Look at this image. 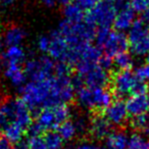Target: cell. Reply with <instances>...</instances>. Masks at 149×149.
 <instances>
[{
    "mask_svg": "<svg viewBox=\"0 0 149 149\" xmlns=\"http://www.w3.org/2000/svg\"><path fill=\"white\" fill-rule=\"evenodd\" d=\"M76 89L68 65L59 63L57 72L52 77L27 82L21 89L22 99L31 110L40 111L46 107L68 103L76 96Z\"/></svg>",
    "mask_w": 149,
    "mask_h": 149,
    "instance_id": "1",
    "label": "cell"
},
{
    "mask_svg": "<svg viewBox=\"0 0 149 149\" xmlns=\"http://www.w3.org/2000/svg\"><path fill=\"white\" fill-rule=\"evenodd\" d=\"M72 116V109L68 104L50 106L41 109L38 112L37 118L29 129L30 136L41 135L44 131H53L58 129L63 123L68 120Z\"/></svg>",
    "mask_w": 149,
    "mask_h": 149,
    "instance_id": "2",
    "label": "cell"
},
{
    "mask_svg": "<svg viewBox=\"0 0 149 149\" xmlns=\"http://www.w3.org/2000/svg\"><path fill=\"white\" fill-rule=\"evenodd\" d=\"M8 125H19L26 130L31 127V109L23 99L8 98L0 102V128L3 129Z\"/></svg>",
    "mask_w": 149,
    "mask_h": 149,
    "instance_id": "3",
    "label": "cell"
},
{
    "mask_svg": "<svg viewBox=\"0 0 149 149\" xmlns=\"http://www.w3.org/2000/svg\"><path fill=\"white\" fill-rule=\"evenodd\" d=\"M78 86L105 88L109 82L108 68L103 66L102 61H81L76 64Z\"/></svg>",
    "mask_w": 149,
    "mask_h": 149,
    "instance_id": "4",
    "label": "cell"
},
{
    "mask_svg": "<svg viewBox=\"0 0 149 149\" xmlns=\"http://www.w3.org/2000/svg\"><path fill=\"white\" fill-rule=\"evenodd\" d=\"M76 100L82 108L88 110H102L109 106L112 94L105 88L78 86L76 89Z\"/></svg>",
    "mask_w": 149,
    "mask_h": 149,
    "instance_id": "5",
    "label": "cell"
},
{
    "mask_svg": "<svg viewBox=\"0 0 149 149\" xmlns=\"http://www.w3.org/2000/svg\"><path fill=\"white\" fill-rule=\"evenodd\" d=\"M96 46L100 49L103 56L112 59L120 53L126 52L129 48L128 39L124 33L112 31L110 29L100 30L95 36Z\"/></svg>",
    "mask_w": 149,
    "mask_h": 149,
    "instance_id": "6",
    "label": "cell"
},
{
    "mask_svg": "<svg viewBox=\"0 0 149 149\" xmlns=\"http://www.w3.org/2000/svg\"><path fill=\"white\" fill-rule=\"evenodd\" d=\"M118 7L108 2H101L89 9L85 15V21L96 32L109 29L113 26Z\"/></svg>",
    "mask_w": 149,
    "mask_h": 149,
    "instance_id": "7",
    "label": "cell"
},
{
    "mask_svg": "<svg viewBox=\"0 0 149 149\" xmlns=\"http://www.w3.org/2000/svg\"><path fill=\"white\" fill-rule=\"evenodd\" d=\"M112 91L118 96L145 93V85L131 70H118L111 77Z\"/></svg>",
    "mask_w": 149,
    "mask_h": 149,
    "instance_id": "8",
    "label": "cell"
},
{
    "mask_svg": "<svg viewBox=\"0 0 149 149\" xmlns=\"http://www.w3.org/2000/svg\"><path fill=\"white\" fill-rule=\"evenodd\" d=\"M58 64L47 55L35 56L27 60L25 70L30 81H41L54 76L58 70Z\"/></svg>",
    "mask_w": 149,
    "mask_h": 149,
    "instance_id": "9",
    "label": "cell"
},
{
    "mask_svg": "<svg viewBox=\"0 0 149 149\" xmlns=\"http://www.w3.org/2000/svg\"><path fill=\"white\" fill-rule=\"evenodd\" d=\"M127 39L129 49L134 56L149 55V27L143 21H136L129 30Z\"/></svg>",
    "mask_w": 149,
    "mask_h": 149,
    "instance_id": "10",
    "label": "cell"
},
{
    "mask_svg": "<svg viewBox=\"0 0 149 149\" xmlns=\"http://www.w3.org/2000/svg\"><path fill=\"white\" fill-rule=\"evenodd\" d=\"M89 128V120L83 116L76 118L74 120H68L57 129V133L63 141L74 140L79 134H83Z\"/></svg>",
    "mask_w": 149,
    "mask_h": 149,
    "instance_id": "11",
    "label": "cell"
},
{
    "mask_svg": "<svg viewBox=\"0 0 149 149\" xmlns=\"http://www.w3.org/2000/svg\"><path fill=\"white\" fill-rule=\"evenodd\" d=\"M104 116L112 126L122 127L127 123L129 112L126 103L122 100H114L104 109Z\"/></svg>",
    "mask_w": 149,
    "mask_h": 149,
    "instance_id": "12",
    "label": "cell"
},
{
    "mask_svg": "<svg viewBox=\"0 0 149 149\" xmlns=\"http://www.w3.org/2000/svg\"><path fill=\"white\" fill-rule=\"evenodd\" d=\"M88 131L95 140H105L112 133V125L104 116H94L89 120Z\"/></svg>",
    "mask_w": 149,
    "mask_h": 149,
    "instance_id": "13",
    "label": "cell"
},
{
    "mask_svg": "<svg viewBox=\"0 0 149 149\" xmlns=\"http://www.w3.org/2000/svg\"><path fill=\"white\" fill-rule=\"evenodd\" d=\"M135 23H136V11L130 5H122L118 7L113 22L116 31L122 33L125 31H129Z\"/></svg>",
    "mask_w": 149,
    "mask_h": 149,
    "instance_id": "14",
    "label": "cell"
},
{
    "mask_svg": "<svg viewBox=\"0 0 149 149\" xmlns=\"http://www.w3.org/2000/svg\"><path fill=\"white\" fill-rule=\"evenodd\" d=\"M128 112L133 118L144 116L149 110V97L145 93L131 95L126 102Z\"/></svg>",
    "mask_w": 149,
    "mask_h": 149,
    "instance_id": "15",
    "label": "cell"
},
{
    "mask_svg": "<svg viewBox=\"0 0 149 149\" xmlns=\"http://www.w3.org/2000/svg\"><path fill=\"white\" fill-rule=\"evenodd\" d=\"M5 80L15 88H23L27 83L28 76L23 65L21 64H5L4 72Z\"/></svg>",
    "mask_w": 149,
    "mask_h": 149,
    "instance_id": "16",
    "label": "cell"
},
{
    "mask_svg": "<svg viewBox=\"0 0 149 149\" xmlns=\"http://www.w3.org/2000/svg\"><path fill=\"white\" fill-rule=\"evenodd\" d=\"M26 38H27V32L23 27L11 25L5 29L1 39L6 47H10V46H22Z\"/></svg>",
    "mask_w": 149,
    "mask_h": 149,
    "instance_id": "17",
    "label": "cell"
},
{
    "mask_svg": "<svg viewBox=\"0 0 149 149\" xmlns=\"http://www.w3.org/2000/svg\"><path fill=\"white\" fill-rule=\"evenodd\" d=\"M27 58L26 50L23 46H10L6 47L4 51L3 61L4 64H21L23 65Z\"/></svg>",
    "mask_w": 149,
    "mask_h": 149,
    "instance_id": "18",
    "label": "cell"
},
{
    "mask_svg": "<svg viewBox=\"0 0 149 149\" xmlns=\"http://www.w3.org/2000/svg\"><path fill=\"white\" fill-rule=\"evenodd\" d=\"M129 136L124 131H114L105 139L106 149H127Z\"/></svg>",
    "mask_w": 149,
    "mask_h": 149,
    "instance_id": "19",
    "label": "cell"
},
{
    "mask_svg": "<svg viewBox=\"0 0 149 149\" xmlns=\"http://www.w3.org/2000/svg\"><path fill=\"white\" fill-rule=\"evenodd\" d=\"M84 9L81 8L77 3L70 2L66 4L63 8V19H68V21H83L85 19V15H84Z\"/></svg>",
    "mask_w": 149,
    "mask_h": 149,
    "instance_id": "20",
    "label": "cell"
},
{
    "mask_svg": "<svg viewBox=\"0 0 149 149\" xmlns=\"http://www.w3.org/2000/svg\"><path fill=\"white\" fill-rule=\"evenodd\" d=\"M128 149H149V137L142 133H133L129 136Z\"/></svg>",
    "mask_w": 149,
    "mask_h": 149,
    "instance_id": "21",
    "label": "cell"
},
{
    "mask_svg": "<svg viewBox=\"0 0 149 149\" xmlns=\"http://www.w3.org/2000/svg\"><path fill=\"white\" fill-rule=\"evenodd\" d=\"M133 57L128 52H123L116 55L112 59V64L116 66L118 70H130V68L133 66Z\"/></svg>",
    "mask_w": 149,
    "mask_h": 149,
    "instance_id": "22",
    "label": "cell"
},
{
    "mask_svg": "<svg viewBox=\"0 0 149 149\" xmlns=\"http://www.w3.org/2000/svg\"><path fill=\"white\" fill-rule=\"evenodd\" d=\"M48 149H62L63 147V139L60 137L57 132L50 131L44 135Z\"/></svg>",
    "mask_w": 149,
    "mask_h": 149,
    "instance_id": "23",
    "label": "cell"
},
{
    "mask_svg": "<svg viewBox=\"0 0 149 149\" xmlns=\"http://www.w3.org/2000/svg\"><path fill=\"white\" fill-rule=\"evenodd\" d=\"M132 126L136 130L140 131V133L149 137V114L146 113L144 116L134 118L132 122Z\"/></svg>",
    "mask_w": 149,
    "mask_h": 149,
    "instance_id": "24",
    "label": "cell"
},
{
    "mask_svg": "<svg viewBox=\"0 0 149 149\" xmlns=\"http://www.w3.org/2000/svg\"><path fill=\"white\" fill-rule=\"evenodd\" d=\"M27 145L29 149H48L43 135L30 136L29 139H28Z\"/></svg>",
    "mask_w": 149,
    "mask_h": 149,
    "instance_id": "25",
    "label": "cell"
},
{
    "mask_svg": "<svg viewBox=\"0 0 149 149\" xmlns=\"http://www.w3.org/2000/svg\"><path fill=\"white\" fill-rule=\"evenodd\" d=\"M130 5L136 13H143L149 9V0H130Z\"/></svg>",
    "mask_w": 149,
    "mask_h": 149,
    "instance_id": "26",
    "label": "cell"
},
{
    "mask_svg": "<svg viewBox=\"0 0 149 149\" xmlns=\"http://www.w3.org/2000/svg\"><path fill=\"white\" fill-rule=\"evenodd\" d=\"M136 77L144 83L145 81H149V63H144L139 65L135 70Z\"/></svg>",
    "mask_w": 149,
    "mask_h": 149,
    "instance_id": "27",
    "label": "cell"
},
{
    "mask_svg": "<svg viewBox=\"0 0 149 149\" xmlns=\"http://www.w3.org/2000/svg\"><path fill=\"white\" fill-rule=\"evenodd\" d=\"M74 2L77 3L81 8H83L84 10H89L95 5L101 3L102 1L101 0H74Z\"/></svg>",
    "mask_w": 149,
    "mask_h": 149,
    "instance_id": "28",
    "label": "cell"
},
{
    "mask_svg": "<svg viewBox=\"0 0 149 149\" xmlns=\"http://www.w3.org/2000/svg\"><path fill=\"white\" fill-rule=\"evenodd\" d=\"M74 149H104V148L102 146H100L99 144H97L96 142L85 140L80 142Z\"/></svg>",
    "mask_w": 149,
    "mask_h": 149,
    "instance_id": "29",
    "label": "cell"
},
{
    "mask_svg": "<svg viewBox=\"0 0 149 149\" xmlns=\"http://www.w3.org/2000/svg\"><path fill=\"white\" fill-rule=\"evenodd\" d=\"M43 5L46 7H55L57 5H64L72 2V0H40Z\"/></svg>",
    "mask_w": 149,
    "mask_h": 149,
    "instance_id": "30",
    "label": "cell"
},
{
    "mask_svg": "<svg viewBox=\"0 0 149 149\" xmlns=\"http://www.w3.org/2000/svg\"><path fill=\"white\" fill-rule=\"evenodd\" d=\"M0 149H15L13 143L9 142L4 137H0Z\"/></svg>",
    "mask_w": 149,
    "mask_h": 149,
    "instance_id": "31",
    "label": "cell"
},
{
    "mask_svg": "<svg viewBox=\"0 0 149 149\" xmlns=\"http://www.w3.org/2000/svg\"><path fill=\"white\" fill-rule=\"evenodd\" d=\"M17 1V0H0V6H2L3 8H7L13 6Z\"/></svg>",
    "mask_w": 149,
    "mask_h": 149,
    "instance_id": "32",
    "label": "cell"
},
{
    "mask_svg": "<svg viewBox=\"0 0 149 149\" xmlns=\"http://www.w3.org/2000/svg\"><path fill=\"white\" fill-rule=\"evenodd\" d=\"M4 44L2 42V39H0V70H1V68H2L3 64V57H4Z\"/></svg>",
    "mask_w": 149,
    "mask_h": 149,
    "instance_id": "33",
    "label": "cell"
},
{
    "mask_svg": "<svg viewBox=\"0 0 149 149\" xmlns=\"http://www.w3.org/2000/svg\"><path fill=\"white\" fill-rule=\"evenodd\" d=\"M143 22L149 27V9L143 13Z\"/></svg>",
    "mask_w": 149,
    "mask_h": 149,
    "instance_id": "34",
    "label": "cell"
},
{
    "mask_svg": "<svg viewBox=\"0 0 149 149\" xmlns=\"http://www.w3.org/2000/svg\"><path fill=\"white\" fill-rule=\"evenodd\" d=\"M15 149H29V147H28L27 143L21 142V143H19V144H17V148H15Z\"/></svg>",
    "mask_w": 149,
    "mask_h": 149,
    "instance_id": "35",
    "label": "cell"
},
{
    "mask_svg": "<svg viewBox=\"0 0 149 149\" xmlns=\"http://www.w3.org/2000/svg\"><path fill=\"white\" fill-rule=\"evenodd\" d=\"M148 88H149V81H148Z\"/></svg>",
    "mask_w": 149,
    "mask_h": 149,
    "instance_id": "36",
    "label": "cell"
},
{
    "mask_svg": "<svg viewBox=\"0 0 149 149\" xmlns=\"http://www.w3.org/2000/svg\"><path fill=\"white\" fill-rule=\"evenodd\" d=\"M148 59H149V55H148Z\"/></svg>",
    "mask_w": 149,
    "mask_h": 149,
    "instance_id": "37",
    "label": "cell"
}]
</instances>
